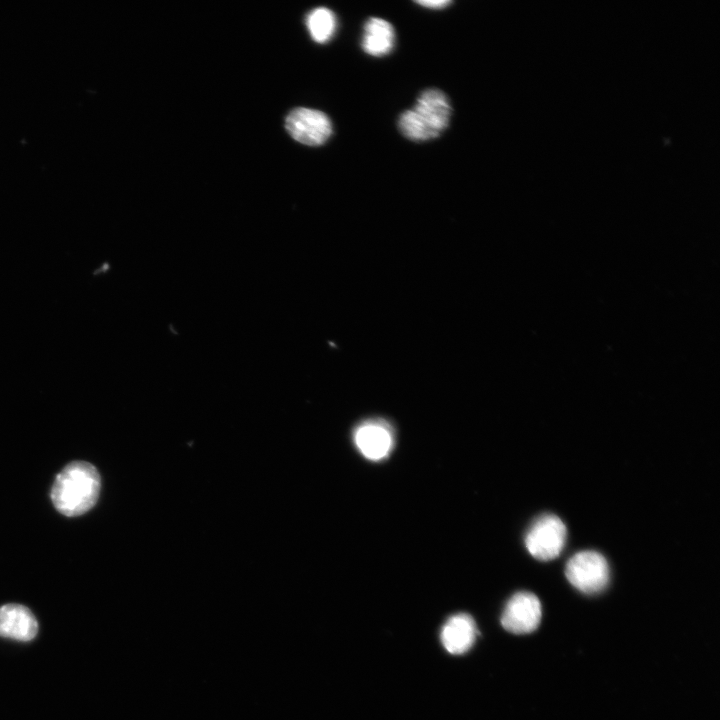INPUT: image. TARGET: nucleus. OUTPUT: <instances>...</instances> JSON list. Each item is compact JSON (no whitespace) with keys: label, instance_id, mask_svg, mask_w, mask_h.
Wrapping results in <instances>:
<instances>
[{"label":"nucleus","instance_id":"nucleus-1","mask_svg":"<svg viewBox=\"0 0 720 720\" xmlns=\"http://www.w3.org/2000/svg\"><path fill=\"white\" fill-rule=\"evenodd\" d=\"M101 481L97 469L85 461H73L56 476L51 489L54 507L68 517L90 510L100 493Z\"/></svg>","mask_w":720,"mask_h":720},{"label":"nucleus","instance_id":"nucleus-2","mask_svg":"<svg viewBox=\"0 0 720 720\" xmlns=\"http://www.w3.org/2000/svg\"><path fill=\"white\" fill-rule=\"evenodd\" d=\"M451 112L448 97L442 91L427 89L420 94L413 109L400 115L399 130L412 141L436 138L448 127Z\"/></svg>","mask_w":720,"mask_h":720},{"label":"nucleus","instance_id":"nucleus-3","mask_svg":"<svg viewBox=\"0 0 720 720\" xmlns=\"http://www.w3.org/2000/svg\"><path fill=\"white\" fill-rule=\"evenodd\" d=\"M567 580L585 594L603 591L609 582V565L603 555L586 550L574 554L565 567Z\"/></svg>","mask_w":720,"mask_h":720},{"label":"nucleus","instance_id":"nucleus-4","mask_svg":"<svg viewBox=\"0 0 720 720\" xmlns=\"http://www.w3.org/2000/svg\"><path fill=\"white\" fill-rule=\"evenodd\" d=\"M567 537L563 521L552 514L536 519L525 536L528 552L541 561L552 560L563 550Z\"/></svg>","mask_w":720,"mask_h":720},{"label":"nucleus","instance_id":"nucleus-5","mask_svg":"<svg viewBox=\"0 0 720 720\" xmlns=\"http://www.w3.org/2000/svg\"><path fill=\"white\" fill-rule=\"evenodd\" d=\"M285 127L296 141L309 146L325 143L332 134L329 117L310 108L292 110L286 117Z\"/></svg>","mask_w":720,"mask_h":720},{"label":"nucleus","instance_id":"nucleus-6","mask_svg":"<svg viewBox=\"0 0 720 720\" xmlns=\"http://www.w3.org/2000/svg\"><path fill=\"white\" fill-rule=\"evenodd\" d=\"M541 603L531 592H517L506 603L501 616L503 628L514 634L533 632L540 624Z\"/></svg>","mask_w":720,"mask_h":720},{"label":"nucleus","instance_id":"nucleus-7","mask_svg":"<svg viewBox=\"0 0 720 720\" xmlns=\"http://www.w3.org/2000/svg\"><path fill=\"white\" fill-rule=\"evenodd\" d=\"M356 448L366 459L380 461L388 457L394 445L392 427L383 419H369L353 432Z\"/></svg>","mask_w":720,"mask_h":720},{"label":"nucleus","instance_id":"nucleus-8","mask_svg":"<svg viewBox=\"0 0 720 720\" xmlns=\"http://www.w3.org/2000/svg\"><path fill=\"white\" fill-rule=\"evenodd\" d=\"M37 632L38 622L29 608L16 603L0 607V637L30 641Z\"/></svg>","mask_w":720,"mask_h":720},{"label":"nucleus","instance_id":"nucleus-9","mask_svg":"<svg viewBox=\"0 0 720 720\" xmlns=\"http://www.w3.org/2000/svg\"><path fill=\"white\" fill-rule=\"evenodd\" d=\"M477 629L473 618L465 613L451 616L441 629V642L451 654L466 653L474 644Z\"/></svg>","mask_w":720,"mask_h":720},{"label":"nucleus","instance_id":"nucleus-10","mask_svg":"<svg viewBox=\"0 0 720 720\" xmlns=\"http://www.w3.org/2000/svg\"><path fill=\"white\" fill-rule=\"evenodd\" d=\"M393 26L384 19L371 17L364 25L363 50L371 56H384L394 47Z\"/></svg>","mask_w":720,"mask_h":720},{"label":"nucleus","instance_id":"nucleus-11","mask_svg":"<svg viewBox=\"0 0 720 720\" xmlns=\"http://www.w3.org/2000/svg\"><path fill=\"white\" fill-rule=\"evenodd\" d=\"M336 17L334 13L324 7L312 10L306 18V25L314 41L325 43L329 41L336 30Z\"/></svg>","mask_w":720,"mask_h":720},{"label":"nucleus","instance_id":"nucleus-12","mask_svg":"<svg viewBox=\"0 0 720 720\" xmlns=\"http://www.w3.org/2000/svg\"><path fill=\"white\" fill-rule=\"evenodd\" d=\"M451 3H452L451 1H446V0L417 1V4L424 6L426 8H431V9H442V8H445L446 6L450 5Z\"/></svg>","mask_w":720,"mask_h":720}]
</instances>
